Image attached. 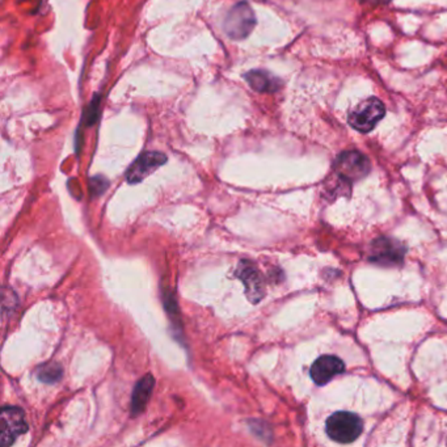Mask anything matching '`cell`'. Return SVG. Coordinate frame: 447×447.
<instances>
[{"instance_id": "1", "label": "cell", "mask_w": 447, "mask_h": 447, "mask_svg": "<svg viewBox=\"0 0 447 447\" xmlns=\"http://www.w3.org/2000/svg\"><path fill=\"white\" fill-rule=\"evenodd\" d=\"M329 438L339 444H350L355 441L364 429L362 420L350 412H336L327 420Z\"/></svg>"}, {"instance_id": "2", "label": "cell", "mask_w": 447, "mask_h": 447, "mask_svg": "<svg viewBox=\"0 0 447 447\" xmlns=\"http://www.w3.org/2000/svg\"><path fill=\"white\" fill-rule=\"evenodd\" d=\"M386 115V108L379 99L368 97L349 113V125L361 132H371Z\"/></svg>"}, {"instance_id": "3", "label": "cell", "mask_w": 447, "mask_h": 447, "mask_svg": "<svg viewBox=\"0 0 447 447\" xmlns=\"http://www.w3.org/2000/svg\"><path fill=\"white\" fill-rule=\"evenodd\" d=\"M255 26L256 16L250 4L246 1L235 4L224 20V30L232 40H243L248 37Z\"/></svg>"}, {"instance_id": "4", "label": "cell", "mask_w": 447, "mask_h": 447, "mask_svg": "<svg viewBox=\"0 0 447 447\" xmlns=\"http://www.w3.org/2000/svg\"><path fill=\"white\" fill-rule=\"evenodd\" d=\"M28 432L24 410L19 407H3L0 413V445H12L14 441Z\"/></svg>"}, {"instance_id": "5", "label": "cell", "mask_w": 447, "mask_h": 447, "mask_svg": "<svg viewBox=\"0 0 447 447\" xmlns=\"http://www.w3.org/2000/svg\"><path fill=\"white\" fill-rule=\"evenodd\" d=\"M335 170L344 181L353 183L364 179L370 172L368 159L358 151H345L339 155Z\"/></svg>"}, {"instance_id": "6", "label": "cell", "mask_w": 447, "mask_h": 447, "mask_svg": "<svg viewBox=\"0 0 447 447\" xmlns=\"http://www.w3.org/2000/svg\"><path fill=\"white\" fill-rule=\"evenodd\" d=\"M406 248L388 237L377 239L371 246L370 260L381 266H397L403 263Z\"/></svg>"}, {"instance_id": "7", "label": "cell", "mask_w": 447, "mask_h": 447, "mask_svg": "<svg viewBox=\"0 0 447 447\" xmlns=\"http://www.w3.org/2000/svg\"><path fill=\"white\" fill-rule=\"evenodd\" d=\"M166 161H167V157L161 152H157V151L143 152L132 163L130 168L126 172V180L130 184L141 183L148 175H151L152 172L157 171L159 167L166 164Z\"/></svg>"}, {"instance_id": "8", "label": "cell", "mask_w": 447, "mask_h": 447, "mask_svg": "<svg viewBox=\"0 0 447 447\" xmlns=\"http://www.w3.org/2000/svg\"><path fill=\"white\" fill-rule=\"evenodd\" d=\"M345 370V364L335 355H321L312 364L310 374L312 381L319 386H324L332 381L336 375Z\"/></svg>"}, {"instance_id": "9", "label": "cell", "mask_w": 447, "mask_h": 447, "mask_svg": "<svg viewBox=\"0 0 447 447\" xmlns=\"http://www.w3.org/2000/svg\"><path fill=\"white\" fill-rule=\"evenodd\" d=\"M239 278L246 285L247 297L252 303L260 302L265 295L263 277L250 261H240L237 272Z\"/></svg>"}, {"instance_id": "10", "label": "cell", "mask_w": 447, "mask_h": 447, "mask_svg": "<svg viewBox=\"0 0 447 447\" xmlns=\"http://www.w3.org/2000/svg\"><path fill=\"white\" fill-rule=\"evenodd\" d=\"M244 79L256 92H276L281 88V81L264 70H253L244 75Z\"/></svg>"}, {"instance_id": "11", "label": "cell", "mask_w": 447, "mask_h": 447, "mask_svg": "<svg viewBox=\"0 0 447 447\" xmlns=\"http://www.w3.org/2000/svg\"><path fill=\"white\" fill-rule=\"evenodd\" d=\"M154 384H155L154 377L150 375V374H147L145 378H142L141 381L137 383V386L134 388V393H132V415H139L145 409L147 401L150 400V395L152 393Z\"/></svg>"}, {"instance_id": "12", "label": "cell", "mask_w": 447, "mask_h": 447, "mask_svg": "<svg viewBox=\"0 0 447 447\" xmlns=\"http://www.w3.org/2000/svg\"><path fill=\"white\" fill-rule=\"evenodd\" d=\"M62 377V368L58 364H48L41 366L39 370V378L45 383H54L59 381Z\"/></svg>"}, {"instance_id": "13", "label": "cell", "mask_w": 447, "mask_h": 447, "mask_svg": "<svg viewBox=\"0 0 447 447\" xmlns=\"http://www.w3.org/2000/svg\"><path fill=\"white\" fill-rule=\"evenodd\" d=\"M364 1L365 3H370V4H374V6H379V4H387L391 0H364Z\"/></svg>"}]
</instances>
